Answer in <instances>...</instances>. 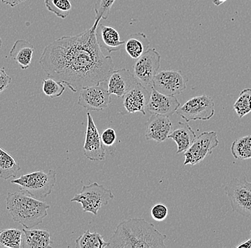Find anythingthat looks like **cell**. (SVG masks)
Wrapping results in <instances>:
<instances>
[{
  "mask_svg": "<svg viewBox=\"0 0 251 248\" xmlns=\"http://www.w3.org/2000/svg\"><path fill=\"white\" fill-rule=\"evenodd\" d=\"M97 27L53 41L42 52L39 64L49 78L73 92L107 82L114 71L111 56L104 55L97 39Z\"/></svg>",
  "mask_w": 251,
  "mask_h": 248,
  "instance_id": "obj_1",
  "label": "cell"
},
{
  "mask_svg": "<svg viewBox=\"0 0 251 248\" xmlns=\"http://www.w3.org/2000/svg\"><path fill=\"white\" fill-rule=\"evenodd\" d=\"M167 236L144 218L122 221L109 241L108 248H166Z\"/></svg>",
  "mask_w": 251,
  "mask_h": 248,
  "instance_id": "obj_2",
  "label": "cell"
},
{
  "mask_svg": "<svg viewBox=\"0 0 251 248\" xmlns=\"http://www.w3.org/2000/svg\"><path fill=\"white\" fill-rule=\"evenodd\" d=\"M6 205L13 220L26 229L34 228L42 223L50 208L47 202L37 200L25 192L8 193Z\"/></svg>",
  "mask_w": 251,
  "mask_h": 248,
  "instance_id": "obj_3",
  "label": "cell"
},
{
  "mask_svg": "<svg viewBox=\"0 0 251 248\" xmlns=\"http://www.w3.org/2000/svg\"><path fill=\"white\" fill-rule=\"evenodd\" d=\"M56 183V172L54 169H50L48 172L37 171L25 174L12 180V184L18 185L23 192L37 200H43L50 195Z\"/></svg>",
  "mask_w": 251,
  "mask_h": 248,
  "instance_id": "obj_4",
  "label": "cell"
},
{
  "mask_svg": "<svg viewBox=\"0 0 251 248\" xmlns=\"http://www.w3.org/2000/svg\"><path fill=\"white\" fill-rule=\"evenodd\" d=\"M114 198V194L110 190L105 188L103 185L93 183L83 185L81 193L75 194L71 202L81 204L84 212L97 216L102 207L107 205Z\"/></svg>",
  "mask_w": 251,
  "mask_h": 248,
  "instance_id": "obj_5",
  "label": "cell"
},
{
  "mask_svg": "<svg viewBox=\"0 0 251 248\" xmlns=\"http://www.w3.org/2000/svg\"><path fill=\"white\" fill-rule=\"evenodd\" d=\"M232 210L246 218H251V183L246 176L230 180L225 187Z\"/></svg>",
  "mask_w": 251,
  "mask_h": 248,
  "instance_id": "obj_6",
  "label": "cell"
},
{
  "mask_svg": "<svg viewBox=\"0 0 251 248\" xmlns=\"http://www.w3.org/2000/svg\"><path fill=\"white\" fill-rule=\"evenodd\" d=\"M161 66V55L155 48H149L136 59L133 65V75L144 87L151 90L153 79Z\"/></svg>",
  "mask_w": 251,
  "mask_h": 248,
  "instance_id": "obj_7",
  "label": "cell"
},
{
  "mask_svg": "<svg viewBox=\"0 0 251 248\" xmlns=\"http://www.w3.org/2000/svg\"><path fill=\"white\" fill-rule=\"evenodd\" d=\"M176 112L186 122L209 120L215 114V103L208 95L194 97L180 106Z\"/></svg>",
  "mask_w": 251,
  "mask_h": 248,
  "instance_id": "obj_8",
  "label": "cell"
},
{
  "mask_svg": "<svg viewBox=\"0 0 251 248\" xmlns=\"http://www.w3.org/2000/svg\"><path fill=\"white\" fill-rule=\"evenodd\" d=\"M216 132H203L196 137L194 143L184 152L185 160L183 165H195L203 161L207 156L211 155L213 149L219 145Z\"/></svg>",
  "mask_w": 251,
  "mask_h": 248,
  "instance_id": "obj_9",
  "label": "cell"
},
{
  "mask_svg": "<svg viewBox=\"0 0 251 248\" xmlns=\"http://www.w3.org/2000/svg\"><path fill=\"white\" fill-rule=\"evenodd\" d=\"M106 83L103 82L95 85L83 87L80 90L78 105L88 111H101L106 109L111 103Z\"/></svg>",
  "mask_w": 251,
  "mask_h": 248,
  "instance_id": "obj_10",
  "label": "cell"
},
{
  "mask_svg": "<svg viewBox=\"0 0 251 248\" xmlns=\"http://www.w3.org/2000/svg\"><path fill=\"white\" fill-rule=\"evenodd\" d=\"M187 81L180 70H164L154 77L153 87L164 95L176 96L186 89Z\"/></svg>",
  "mask_w": 251,
  "mask_h": 248,
  "instance_id": "obj_11",
  "label": "cell"
},
{
  "mask_svg": "<svg viewBox=\"0 0 251 248\" xmlns=\"http://www.w3.org/2000/svg\"><path fill=\"white\" fill-rule=\"evenodd\" d=\"M87 115L85 142L84 144V154L87 159L94 162L103 161L106 158V149L103 146L101 136L90 112Z\"/></svg>",
  "mask_w": 251,
  "mask_h": 248,
  "instance_id": "obj_12",
  "label": "cell"
},
{
  "mask_svg": "<svg viewBox=\"0 0 251 248\" xmlns=\"http://www.w3.org/2000/svg\"><path fill=\"white\" fill-rule=\"evenodd\" d=\"M151 92L139 82L123 97V105L128 114L140 112L146 115Z\"/></svg>",
  "mask_w": 251,
  "mask_h": 248,
  "instance_id": "obj_13",
  "label": "cell"
},
{
  "mask_svg": "<svg viewBox=\"0 0 251 248\" xmlns=\"http://www.w3.org/2000/svg\"><path fill=\"white\" fill-rule=\"evenodd\" d=\"M180 106L179 101L175 96H169L158 92L154 87L151 90L147 111L151 114L172 117Z\"/></svg>",
  "mask_w": 251,
  "mask_h": 248,
  "instance_id": "obj_14",
  "label": "cell"
},
{
  "mask_svg": "<svg viewBox=\"0 0 251 248\" xmlns=\"http://www.w3.org/2000/svg\"><path fill=\"white\" fill-rule=\"evenodd\" d=\"M172 127L169 117L152 114L146 123V139L156 141L158 143L165 142L169 139Z\"/></svg>",
  "mask_w": 251,
  "mask_h": 248,
  "instance_id": "obj_15",
  "label": "cell"
},
{
  "mask_svg": "<svg viewBox=\"0 0 251 248\" xmlns=\"http://www.w3.org/2000/svg\"><path fill=\"white\" fill-rule=\"evenodd\" d=\"M136 83L137 80L129 70L125 68L114 70L107 81L108 91L110 95L123 97Z\"/></svg>",
  "mask_w": 251,
  "mask_h": 248,
  "instance_id": "obj_16",
  "label": "cell"
},
{
  "mask_svg": "<svg viewBox=\"0 0 251 248\" xmlns=\"http://www.w3.org/2000/svg\"><path fill=\"white\" fill-rule=\"evenodd\" d=\"M96 34L99 45L109 54L119 51L125 45V41H121L119 32L111 27L99 24Z\"/></svg>",
  "mask_w": 251,
  "mask_h": 248,
  "instance_id": "obj_17",
  "label": "cell"
},
{
  "mask_svg": "<svg viewBox=\"0 0 251 248\" xmlns=\"http://www.w3.org/2000/svg\"><path fill=\"white\" fill-rule=\"evenodd\" d=\"M177 144L176 154L186 151L196 138L194 130L188 125V122H179L174 130H172L169 136Z\"/></svg>",
  "mask_w": 251,
  "mask_h": 248,
  "instance_id": "obj_18",
  "label": "cell"
},
{
  "mask_svg": "<svg viewBox=\"0 0 251 248\" xmlns=\"http://www.w3.org/2000/svg\"><path fill=\"white\" fill-rule=\"evenodd\" d=\"M52 241L51 234L48 230L39 229H23L22 248H51Z\"/></svg>",
  "mask_w": 251,
  "mask_h": 248,
  "instance_id": "obj_19",
  "label": "cell"
},
{
  "mask_svg": "<svg viewBox=\"0 0 251 248\" xmlns=\"http://www.w3.org/2000/svg\"><path fill=\"white\" fill-rule=\"evenodd\" d=\"M34 45L25 40L16 41L9 52L11 58L20 65L23 70H27L32 61Z\"/></svg>",
  "mask_w": 251,
  "mask_h": 248,
  "instance_id": "obj_20",
  "label": "cell"
},
{
  "mask_svg": "<svg viewBox=\"0 0 251 248\" xmlns=\"http://www.w3.org/2000/svg\"><path fill=\"white\" fill-rule=\"evenodd\" d=\"M150 48V42L144 33H134L125 42L127 54L133 59H137Z\"/></svg>",
  "mask_w": 251,
  "mask_h": 248,
  "instance_id": "obj_21",
  "label": "cell"
},
{
  "mask_svg": "<svg viewBox=\"0 0 251 248\" xmlns=\"http://www.w3.org/2000/svg\"><path fill=\"white\" fill-rule=\"evenodd\" d=\"M20 169V165L13 157L0 147V177L4 180L15 177Z\"/></svg>",
  "mask_w": 251,
  "mask_h": 248,
  "instance_id": "obj_22",
  "label": "cell"
},
{
  "mask_svg": "<svg viewBox=\"0 0 251 248\" xmlns=\"http://www.w3.org/2000/svg\"><path fill=\"white\" fill-rule=\"evenodd\" d=\"M77 248H104L109 246V242L105 241L103 237L97 232L86 230L75 241Z\"/></svg>",
  "mask_w": 251,
  "mask_h": 248,
  "instance_id": "obj_23",
  "label": "cell"
},
{
  "mask_svg": "<svg viewBox=\"0 0 251 248\" xmlns=\"http://www.w3.org/2000/svg\"><path fill=\"white\" fill-rule=\"evenodd\" d=\"M230 150L235 159H251V136H244L235 139L231 144Z\"/></svg>",
  "mask_w": 251,
  "mask_h": 248,
  "instance_id": "obj_24",
  "label": "cell"
},
{
  "mask_svg": "<svg viewBox=\"0 0 251 248\" xmlns=\"http://www.w3.org/2000/svg\"><path fill=\"white\" fill-rule=\"evenodd\" d=\"M23 230L19 229H4L0 231V246L9 248H22Z\"/></svg>",
  "mask_w": 251,
  "mask_h": 248,
  "instance_id": "obj_25",
  "label": "cell"
},
{
  "mask_svg": "<svg viewBox=\"0 0 251 248\" xmlns=\"http://www.w3.org/2000/svg\"><path fill=\"white\" fill-rule=\"evenodd\" d=\"M45 6L51 13L59 18H67L70 15L72 9L70 0H45Z\"/></svg>",
  "mask_w": 251,
  "mask_h": 248,
  "instance_id": "obj_26",
  "label": "cell"
},
{
  "mask_svg": "<svg viewBox=\"0 0 251 248\" xmlns=\"http://www.w3.org/2000/svg\"><path fill=\"white\" fill-rule=\"evenodd\" d=\"M233 109L239 118H243L251 112V88L243 89L237 99Z\"/></svg>",
  "mask_w": 251,
  "mask_h": 248,
  "instance_id": "obj_27",
  "label": "cell"
},
{
  "mask_svg": "<svg viewBox=\"0 0 251 248\" xmlns=\"http://www.w3.org/2000/svg\"><path fill=\"white\" fill-rule=\"evenodd\" d=\"M42 89L47 96L56 98L62 96L65 91V86L61 82L49 78L48 79L43 80Z\"/></svg>",
  "mask_w": 251,
  "mask_h": 248,
  "instance_id": "obj_28",
  "label": "cell"
},
{
  "mask_svg": "<svg viewBox=\"0 0 251 248\" xmlns=\"http://www.w3.org/2000/svg\"><path fill=\"white\" fill-rule=\"evenodd\" d=\"M116 0H98L95 4L94 11H95V21L94 26L98 27L100 20H107L111 12V7L115 2Z\"/></svg>",
  "mask_w": 251,
  "mask_h": 248,
  "instance_id": "obj_29",
  "label": "cell"
},
{
  "mask_svg": "<svg viewBox=\"0 0 251 248\" xmlns=\"http://www.w3.org/2000/svg\"><path fill=\"white\" fill-rule=\"evenodd\" d=\"M169 215V209L164 204L158 203L152 207L151 216L158 222L164 221Z\"/></svg>",
  "mask_w": 251,
  "mask_h": 248,
  "instance_id": "obj_30",
  "label": "cell"
},
{
  "mask_svg": "<svg viewBox=\"0 0 251 248\" xmlns=\"http://www.w3.org/2000/svg\"><path fill=\"white\" fill-rule=\"evenodd\" d=\"M101 139L103 145L106 146V147H111V146L114 145L117 139L115 130L112 128L105 129L102 133Z\"/></svg>",
  "mask_w": 251,
  "mask_h": 248,
  "instance_id": "obj_31",
  "label": "cell"
},
{
  "mask_svg": "<svg viewBox=\"0 0 251 248\" xmlns=\"http://www.w3.org/2000/svg\"><path fill=\"white\" fill-rule=\"evenodd\" d=\"M12 83V78L9 77L4 68L0 67V94L8 88Z\"/></svg>",
  "mask_w": 251,
  "mask_h": 248,
  "instance_id": "obj_32",
  "label": "cell"
},
{
  "mask_svg": "<svg viewBox=\"0 0 251 248\" xmlns=\"http://www.w3.org/2000/svg\"><path fill=\"white\" fill-rule=\"evenodd\" d=\"M25 1L26 0H1L2 3L7 4V5L10 6L12 7H15L16 6L25 2Z\"/></svg>",
  "mask_w": 251,
  "mask_h": 248,
  "instance_id": "obj_33",
  "label": "cell"
},
{
  "mask_svg": "<svg viewBox=\"0 0 251 248\" xmlns=\"http://www.w3.org/2000/svg\"><path fill=\"white\" fill-rule=\"evenodd\" d=\"M237 248H251V230L250 232V238L246 241L243 242L241 244L235 246Z\"/></svg>",
  "mask_w": 251,
  "mask_h": 248,
  "instance_id": "obj_34",
  "label": "cell"
},
{
  "mask_svg": "<svg viewBox=\"0 0 251 248\" xmlns=\"http://www.w3.org/2000/svg\"><path fill=\"white\" fill-rule=\"evenodd\" d=\"M227 0H213V4H215V5L216 6H219L221 5V4H222L223 3L225 2V1H226Z\"/></svg>",
  "mask_w": 251,
  "mask_h": 248,
  "instance_id": "obj_35",
  "label": "cell"
},
{
  "mask_svg": "<svg viewBox=\"0 0 251 248\" xmlns=\"http://www.w3.org/2000/svg\"><path fill=\"white\" fill-rule=\"evenodd\" d=\"M1 47H2V40H1V37H0V50H1Z\"/></svg>",
  "mask_w": 251,
  "mask_h": 248,
  "instance_id": "obj_36",
  "label": "cell"
}]
</instances>
